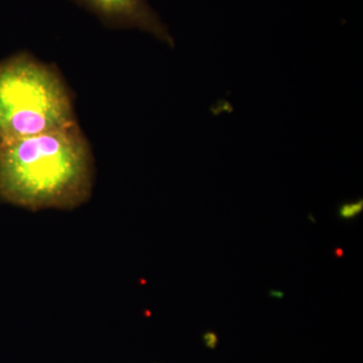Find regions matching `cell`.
<instances>
[{
	"label": "cell",
	"instance_id": "cell-1",
	"mask_svg": "<svg viewBox=\"0 0 363 363\" xmlns=\"http://www.w3.org/2000/svg\"><path fill=\"white\" fill-rule=\"evenodd\" d=\"M94 160L79 124L0 145V199L30 211L73 210L92 195Z\"/></svg>",
	"mask_w": 363,
	"mask_h": 363
},
{
	"label": "cell",
	"instance_id": "cell-2",
	"mask_svg": "<svg viewBox=\"0 0 363 363\" xmlns=\"http://www.w3.org/2000/svg\"><path fill=\"white\" fill-rule=\"evenodd\" d=\"M61 74L30 52L0 63V145L77 124Z\"/></svg>",
	"mask_w": 363,
	"mask_h": 363
},
{
	"label": "cell",
	"instance_id": "cell-3",
	"mask_svg": "<svg viewBox=\"0 0 363 363\" xmlns=\"http://www.w3.org/2000/svg\"><path fill=\"white\" fill-rule=\"evenodd\" d=\"M84 7L105 26L150 33L160 42L175 47V40L149 0H73Z\"/></svg>",
	"mask_w": 363,
	"mask_h": 363
},
{
	"label": "cell",
	"instance_id": "cell-4",
	"mask_svg": "<svg viewBox=\"0 0 363 363\" xmlns=\"http://www.w3.org/2000/svg\"><path fill=\"white\" fill-rule=\"evenodd\" d=\"M363 210L362 199H358L357 201L344 203L338 209V215L343 220H351L357 218L358 215L362 213Z\"/></svg>",
	"mask_w": 363,
	"mask_h": 363
},
{
	"label": "cell",
	"instance_id": "cell-5",
	"mask_svg": "<svg viewBox=\"0 0 363 363\" xmlns=\"http://www.w3.org/2000/svg\"><path fill=\"white\" fill-rule=\"evenodd\" d=\"M205 339H206L208 345H215V341H216V336H215V334L212 333V332H209V333H207L206 335H205Z\"/></svg>",
	"mask_w": 363,
	"mask_h": 363
},
{
	"label": "cell",
	"instance_id": "cell-6",
	"mask_svg": "<svg viewBox=\"0 0 363 363\" xmlns=\"http://www.w3.org/2000/svg\"><path fill=\"white\" fill-rule=\"evenodd\" d=\"M269 295L276 298H283L284 297H285V293L281 292V291L277 290L269 291Z\"/></svg>",
	"mask_w": 363,
	"mask_h": 363
},
{
	"label": "cell",
	"instance_id": "cell-7",
	"mask_svg": "<svg viewBox=\"0 0 363 363\" xmlns=\"http://www.w3.org/2000/svg\"><path fill=\"white\" fill-rule=\"evenodd\" d=\"M334 255H335L336 257H342V255H344V252H343V250H341V248H337V250H336L335 252H334Z\"/></svg>",
	"mask_w": 363,
	"mask_h": 363
}]
</instances>
